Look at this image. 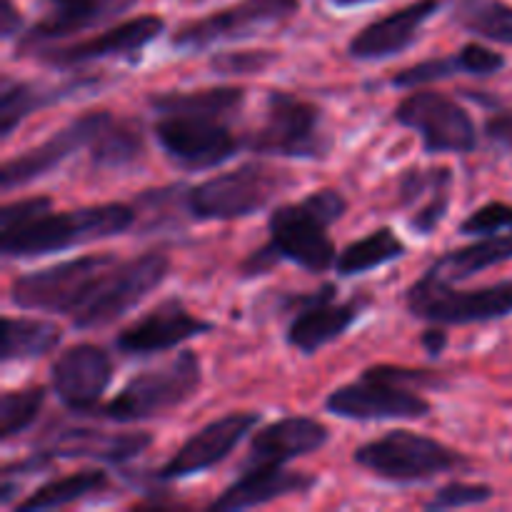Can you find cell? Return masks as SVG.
<instances>
[{"label":"cell","mask_w":512,"mask_h":512,"mask_svg":"<svg viewBox=\"0 0 512 512\" xmlns=\"http://www.w3.org/2000/svg\"><path fill=\"white\" fill-rule=\"evenodd\" d=\"M245 98L248 93L235 85L150 95V108L158 115L155 140L163 153L188 173L218 168L240 148L230 120L243 110Z\"/></svg>","instance_id":"cell-1"},{"label":"cell","mask_w":512,"mask_h":512,"mask_svg":"<svg viewBox=\"0 0 512 512\" xmlns=\"http://www.w3.org/2000/svg\"><path fill=\"white\" fill-rule=\"evenodd\" d=\"M45 195L15 200L0 208V250L5 258H38L78 245L123 235L135 225V208L100 203L53 213Z\"/></svg>","instance_id":"cell-2"},{"label":"cell","mask_w":512,"mask_h":512,"mask_svg":"<svg viewBox=\"0 0 512 512\" xmlns=\"http://www.w3.org/2000/svg\"><path fill=\"white\" fill-rule=\"evenodd\" d=\"M348 210V200L333 188L315 190L298 203H285L270 213L265 255L275 265L288 260L308 273L320 275L338 263V250L328 228Z\"/></svg>","instance_id":"cell-3"},{"label":"cell","mask_w":512,"mask_h":512,"mask_svg":"<svg viewBox=\"0 0 512 512\" xmlns=\"http://www.w3.org/2000/svg\"><path fill=\"white\" fill-rule=\"evenodd\" d=\"M443 380L433 370L375 365L358 380L340 385L325 400V410L345 420H420L433 405L415 388H438Z\"/></svg>","instance_id":"cell-4"},{"label":"cell","mask_w":512,"mask_h":512,"mask_svg":"<svg viewBox=\"0 0 512 512\" xmlns=\"http://www.w3.org/2000/svg\"><path fill=\"white\" fill-rule=\"evenodd\" d=\"M118 263L113 253L80 255L50 268L18 275L10 285V303L20 310L78 315L93 300L105 273Z\"/></svg>","instance_id":"cell-5"},{"label":"cell","mask_w":512,"mask_h":512,"mask_svg":"<svg viewBox=\"0 0 512 512\" xmlns=\"http://www.w3.org/2000/svg\"><path fill=\"white\" fill-rule=\"evenodd\" d=\"M290 185L293 178L285 170L268 163H243L240 168L213 175L190 188L185 195V208L190 218L200 223L248 218L268 208Z\"/></svg>","instance_id":"cell-6"},{"label":"cell","mask_w":512,"mask_h":512,"mask_svg":"<svg viewBox=\"0 0 512 512\" xmlns=\"http://www.w3.org/2000/svg\"><path fill=\"white\" fill-rule=\"evenodd\" d=\"M200 383H203V373H200L198 355L193 350H180L170 363L133 375L125 388L108 405H100L93 415L113 420V423H140V420L160 418L188 403L198 393Z\"/></svg>","instance_id":"cell-7"},{"label":"cell","mask_w":512,"mask_h":512,"mask_svg":"<svg viewBox=\"0 0 512 512\" xmlns=\"http://www.w3.org/2000/svg\"><path fill=\"white\" fill-rule=\"evenodd\" d=\"M355 463L385 483L418 485L463 468L468 460L463 453L428 435L413 430H390L383 438L360 445L355 450Z\"/></svg>","instance_id":"cell-8"},{"label":"cell","mask_w":512,"mask_h":512,"mask_svg":"<svg viewBox=\"0 0 512 512\" xmlns=\"http://www.w3.org/2000/svg\"><path fill=\"white\" fill-rule=\"evenodd\" d=\"M320 108L310 100L285 90H273L265 98L263 123L248 135L245 148L258 155L320 160L328 155L330 138L320 128Z\"/></svg>","instance_id":"cell-9"},{"label":"cell","mask_w":512,"mask_h":512,"mask_svg":"<svg viewBox=\"0 0 512 512\" xmlns=\"http://www.w3.org/2000/svg\"><path fill=\"white\" fill-rule=\"evenodd\" d=\"M410 315L433 325L490 323L512 315V280L475 290H458L433 270L415 280L405 293Z\"/></svg>","instance_id":"cell-10"},{"label":"cell","mask_w":512,"mask_h":512,"mask_svg":"<svg viewBox=\"0 0 512 512\" xmlns=\"http://www.w3.org/2000/svg\"><path fill=\"white\" fill-rule=\"evenodd\" d=\"M170 273V258L163 250H148L130 260H118L105 273L98 293L88 305L73 315L78 330H95L115 323L148 298Z\"/></svg>","instance_id":"cell-11"},{"label":"cell","mask_w":512,"mask_h":512,"mask_svg":"<svg viewBox=\"0 0 512 512\" xmlns=\"http://www.w3.org/2000/svg\"><path fill=\"white\" fill-rule=\"evenodd\" d=\"M300 10V0H240L223 10L190 20L173 33V48L185 53L208 50L218 43L255 38L288 23Z\"/></svg>","instance_id":"cell-12"},{"label":"cell","mask_w":512,"mask_h":512,"mask_svg":"<svg viewBox=\"0 0 512 512\" xmlns=\"http://www.w3.org/2000/svg\"><path fill=\"white\" fill-rule=\"evenodd\" d=\"M395 120L415 130L425 153L468 155L478 148V128L468 110L438 90H418L400 100Z\"/></svg>","instance_id":"cell-13"},{"label":"cell","mask_w":512,"mask_h":512,"mask_svg":"<svg viewBox=\"0 0 512 512\" xmlns=\"http://www.w3.org/2000/svg\"><path fill=\"white\" fill-rule=\"evenodd\" d=\"M138 0H40V15L18 35L15 55H38L55 40L100 28L135 8Z\"/></svg>","instance_id":"cell-14"},{"label":"cell","mask_w":512,"mask_h":512,"mask_svg":"<svg viewBox=\"0 0 512 512\" xmlns=\"http://www.w3.org/2000/svg\"><path fill=\"white\" fill-rule=\"evenodd\" d=\"M288 303L295 308V318L285 340L300 353L313 355L353 328L355 320L363 315L365 300L353 298L335 303V285L325 283L308 295H290Z\"/></svg>","instance_id":"cell-15"},{"label":"cell","mask_w":512,"mask_h":512,"mask_svg":"<svg viewBox=\"0 0 512 512\" xmlns=\"http://www.w3.org/2000/svg\"><path fill=\"white\" fill-rule=\"evenodd\" d=\"M260 423L258 413H230L223 418L213 420L198 433L190 435L173 458L158 470V480L170 483V480L190 478V475L208 473V470L218 468L223 460L230 458L240 440L248 433H253L255 425Z\"/></svg>","instance_id":"cell-16"},{"label":"cell","mask_w":512,"mask_h":512,"mask_svg":"<svg viewBox=\"0 0 512 512\" xmlns=\"http://www.w3.org/2000/svg\"><path fill=\"white\" fill-rule=\"evenodd\" d=\"M113 380V360L100 345L80 343L55 358L50 383L65 408L93 415Z\"/></svg>","instance_id":"cell-17"},{"label":"cell","mask_w":512,"mask_h":512,"mask_svg":"<svg viewBox=\"0 0 512 512\" xmlns=\"http://www.w3.org/2000/svg\"><path fill=\"white\" fill-rule=\"evenodd\" d=\"M165 30V20L158 15H138L115 28L105 30L98 38L83 40V43L63 45V48H45L38 53V60H43L50 68L70 70L78 65L98 63L105 58H133L140 50L148 48L155 38Z\"/></svg>","instance_id":"cell-18"},{"label":"cell","mask_w":512,"mask_h":512,"mask_svg":"<svg viewBox=\"0 0 512 512\" xmlns=\"http://www.w3.org/2000/svg\"><path fill=\"white\" fill-rule=\"evenodd\" d=\"M213 330L208 320H200L185 308L180 298H165L148 310L140 320L123 330L115 340L120 353L125 355H155L173 350L188 340Z\"/></svg>","instance_id":"cell-19"},{"label":"cell","mask_w":512,"mask_h":512,"mask_svg":"<svg viewBox=\"0 0 512 512\" xmlns=\"http://www.w3.org/2000/svg\"><path fill=\"white\" fill-rule=\"evenodd\" d=\"M318 478L298 470H288L285 465L260 463L240 465V475L233 485L223 490L210 503L213 512H240L268 505L273 500L290 498V495H305L315 488Z\"/></svg>","instance_id":"cell-20"},{"label":"cell","mask_w":512,"mask_h":512,"mask_svg":"<svg viewBox=\"0 0 512 512\" xmlns=\"http://www.w3.org/2000/svg\"><path fill=\"white\" fill-rule=\"evenodd\" d=\"M438 10L440 0H415V3L395 10V13L385 15V18L373 20L363 30H358V35L350 40V58L373 63V60H388L405 53V50L418 43L425 23Z\"/></svg>","instance_id":"cell-21"},{"label":"cell","mask_w":512,"mask_h":512,"mask_svg":"<svg viewBox=\"0 0 512 512\" xmlns=\"http://www.w3.org/2000/svg\"><path fill=\"white\" fill-rule=\"evenodd\" d=\"M90 130H93V110L75 118L65 128L55 130L48 140H43L35 148L5 160L3 168H0V188H3V193L35 183L43 175L53 173L78 148H88Z\"/></svg>","instance_id":"cell-22"},{"label":"cell","mask_w":512,"mask_h":512,"mask_svg":"<svg viewBox=\"0 0 512 512\" xmlns=\"http://www.w3.org/2000/svg\"><path fill=\"white\" fill-rule=\"evenodd\" d=\"M328 440L330 430L320 420L305 418V415H288V418L265 425L260 433L253 435L243 465H285L290 460L318 453L320 448L328 445Z\"/></svg>","instance_id":"cell-23"},{"label":"cell","mask_w":512,"mask_h":512,"mask_svg":"<svg viewBox=\"0 0 512 512\" xmlns=\"http://www.w3.org/2000/svg\"><path fill=\"white\" fill-rule=\"evenodd\" d=\"M153 445L150 433H105V430L73 428L53 435L43 458H90L103 463H128Z\"/></svg>","instance_id":"cell-24"},{"label":"cell","mask_w":512,"mask_h":512,"mask_svg":"<svg viewBox=\"0 0 512 512\" xmlns=\"http://www.w3.org/2000/svg\"><path fill=\"white\" fill-rule=\"evenodd\" d=\"M453 170L410 168L400 180V200L410 208V228L418 235H433L450 208Z\"/></svg>","instance_id":"cell-25"},{"label":"cell","mask_w":512,"mask_h":512,"mask_svg":"<svg viewBox=\"0 0 512 512\" xmlns=\"http://www.w3.org/2000/svg\"><path fill=\"white\" fill-rule=\"evenodd\" d=\"M88 150L90 160L98 168H130V165L138 163L145 150L143 133H140L135 120L115 118L108 110H93Z\"/></svg>","instance_id":"cell-26"},{"label":"cell","mask_w":512,"mask_h":512,"mask_svg":"<svg viewBox=\"0 0 512 512\" xmlns=\"http://www.w3.org/2000/svg\"><path fill=\"white\" fill-rule=\"evenodd\" d=\"M512 258V230L495 235H483V240L473 245H465L460 250H450L440 260L433 263V273L448 283H460L465 278H473L475 273L495 268L500 263H508Z\"/></svg>","instance_id":"cell-27"},{"label":"cell","mask_w":512,"mask_h":512,"mask_svg":"<svg viewBox=\"0 0 512 512\" xmlns=\"http://www.w3.org/2000/svg\"><path fill=\"white\" fill-rule=\"evenodd\" d=\"M63 340V330L50 320L40 318H3V363H25L53 353Z\"/></svg>","instance_id":"cell-28"},{"label":"cell","mask_w":512,"mask_h":512,"mask_svg":"<svg viewBox=\"0 0 512 512\" xmlns=\"http://www.w3.org/2000/svg\"><path fill=\"white\" fill-rule=\"evenodd\" d=\"M110 480L103 470H80V473L65 475V478L50 480V483L40 485L35 493L28 498L20 500L18 512H45V510H58L68 508V505L80 503V500L90 498L95 493L108 490Z\"/></svg>","instance_id":"cell-29"},{"label":"cell","mask_w":512,"mask_h":512,"mask_svg":"<svg viewBox=\"0 0 512 512\" xmlns=\"http://www.w3.org/2000/svg\"><path fill=\"white\" fill-rule=\"evenodd\" d=\"M60 95H63L60 88H45L40 83L18 80L3 73V78H0V133H3V138H10L28 115L55 103Z\"/></svg>","instance_id":"cell-30"},{"label":"cell","mask_w":512,"mask_h":512,"mask_svg":"<svg viewBox=\"0 0 512 512\" xmlns=\"http://www.w3.org/2000/svg\"><path fill=\"white\" fill-rule=\"evenodd\" d=\"M405 250L408 248L395 235L393 228H378L370 235H365V238L350 243L348 248L340 250L335 268H338L340 275H363L380 268V265H388L393 260L403 258Z\"/></svg>","instance_id":"cell-31"},{"label":"cell","mask_w":512,"mask_h":512,"mask_svg":"<svg viewBox=\"0 0 512 512\" xmlns=\"http://www.w3.org/2000/svg\"><path fill=\"white\" fill-rule=\"evenodd\" d=\"M453 20L468 33L512 45V5L505 0H455Z\"/></svg>","instance_id":"cell-32"},{"label":"cell","mask_w":512,"mask_h":512,"mask_svg":"<svg viewBox=\"0 0 512 512\" xmlns=\"http://www.w3.org/2000/svg\"><path fill=\"white\" fill-rule=\"evenodd\" d=\"M43 403L45 388H23L3 393V400H0V438L8 443L15 435L25 433L30 425H35Z\"/></svg>","instance_id":"cell-33"},{"label":"cell","mask_w":512,"mask_h":512,"mask_svg":"<svg viewBox=\"0 0 512 512\" xmlns=\"http://www.w3.org/2000/svg\"><path fill=\"white\" fill-rule=\"evenodd\" d=\"M275 50H228L210 58V70L218 75H258L278 63Z\"/></svg>","instance_id":"cell-34"},{"label":"cell","mask_w":512,"mask_h":512,"mask_svg":"<svg viewBox=\"0 0 512 512\" xmlns=\"http://www.w3.org/2000/svg\"><path fill=\"white\" fill-rule=\"evenodd\" d=\"M458 73H460L458 58H430V60H420V63L410 65V68L398 70L390 83H393L395 88L415 90V88H420V85L435 83V80L453 78V75H458Z\"/></svg>","instance_id":"cell-35"},{"label":"cell","mask_w":512,"mask_h":512,"mask_svg":"<svg viewBox=\"0 0 512 512\" xmlns=\"http://www.w3.org/2000/svg\"><path fill=\"white\" fill-rule=\"evenodd\" d=\"M493 488L478 483H448L425 503V510H458L473 508V505H485L493 500Z\"/></svg>","instance_id":"cell-36"},{"label":"cell","mask_w":512,"mask_h":512,"mask_svg":"<svg viewBox=\"0 0 512 512\" xmlns=\"http://www.w3.org/2000/svg\"><path fill=\"white\" fill-rule=\"evenodd\" d=\"M505 230H512V205L498 200L478 208L460 223L463 235H495Z\"/></svg>","instance_id":"cell-37"},{"label":"cell","mask_w":512,"mask_h":512,"mask_svg":"<svg viewBox=\"0 0 512 512\" xmlns=\"http://www.w3.org/2000/svg\"><path fill=\"white\" fill-rule=\"evenodd\" d=\"M458 65L460 73L478 75V78H488V75L498 73L505 68V55L495 53V50L485 48L480 43H468L458 50Z\"/></svg>","instance_id":"cell-38"},{"label":"cell","mask_w":512,"mask_h":512,"mask_svg":"<svg viewBox=\"0 0 512 512\" xmlns=\"http://www.w3.org/2000/svg\"><path fill=\"white\" fill-rule=\"evenodd\" d=\"M485 135L500 148L512 150V110H500L485 123Z\"/></svg>","instance_id":"cell-39"},{"label":"cell","mask_w":512,"mask_h":512,"mask_svg":"<svg viewBox=\"0 0 512 512\" xmlns=\"http://www.w3.org/2000/svg\"><path fill=\"white\" fill-rule=\"evenodd\" d=\"M23 28V15L15 8L13 0H3V8H0V33L5 40H13L20 35Z\"/></svg>","instance_id":"cell-40"},{"label":"cell","mask_w":512,"mask_h":512,"mask_svg":"<svg viewBox=\"0 0 512 512\" xmlns=\"http://www.w3.org/2000/svg\"><path fill=\"white\" fill-rule=\"evenodd\" d=\"M420 343H423V348L428 350L430 355H440L445 348H448V333L443 330V325H438V328L425 330Z\"/></svg>","instance_id":"cell-41"},{"label":"cell","mask_w":512,"mask_h":512,"mask_svg":"<svg viewBox=\"0 0 512 512\" xmlns=\"http://www.w3.org/2000/svg\"><path fill=\"white\" fill-rule=\"evenodd\" d=\"M338 8H358V5H368V3H378V0H333Z\"/></svg>","instance_id":"cell-42"}]
</instances>
